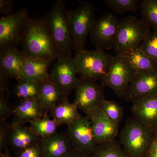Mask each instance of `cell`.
<instances>
[{"instance_id":"cell-20","label":"cell","mask_w":157,"mask_h":157,"mask_svg":"<svg viewBox=\"0 0 157 157\" xmlns=\"http://www.w3.org/2000/svg\"><path fill=\"white\" fill-rule=\"evenodd\" d=\"M52 62L42 59L26 58L21 81L42 82L50 78L49 69Z\"/></svg>"},{"instance_id":"cell-25","label":"cell","mask_w":157,"mask_h":157,"mask_svg":"<svg viewBox=\"0 0 157 157\" xmlns=\"http://www.w3.org/2000/svg\"><path fill=\"white\" fill-rule=\"evenodd\" d=\"M41 82L21 81L17 82L14 88V93L19 101L33 100L39 101Z\"/></svg>"},{"instance_id":"cell-33","label":"cell","mask_w":157,"mask_h":157,"mask_svg":"<svg viewBox=\"0 0 157 157\" xmlns=\"http://www.w3.org/2000/svg\"><path fill=\"white\" fill-rule=\"evenodd\" d=\"M13 113L12 108L4 95H0V121H6Z\"/></svg>"},{"instance_id":"cell-9","label":"cell","mask_w":157,"mask_h":157,"mask_svg":"<svg viewBox=\"0 0 157 157\" xmlns=\"http://www.w3.org/2000/svg\"><path fill=\"white\" fill-rule=\"evenodd\" d=\"M74 90L73 103L86 115L99 107L105 100L104 86L89 78H78Z\"/></svg>"},{"instance_id":"cell-21","label":"cell","mask_w":157,"mask_h":157,"mask_svg":"<svg viewBox=\"0 0 157 157\" xmlns=\"http://www.w3.org/2000/svg\"><path fill=\"white\" fill-rule=\"evenodd\" d=\"M67 98L50 78L41 82L39 101L45 114H48L59 102Z\"/></svg>"},{"instance_id":"cell-17","label":"cell","mask_w":157,"mask_h":157,"mask_svg":"<svg viewBox=\"0 0 157 157\" xmlns=\"http://www.w3.org/2000/svg\"><path fill=\"white\" fill-rule=\"evenodd\" d=\"M41 141L43 157H65L73 147L67 133L57 132Z\"/></svg>"},{"instance_id":"cell-28","label":"cell","mask_w":157,"mask_h":157,"mask_svg":"<svg viewBox=\"0 0 157 157\" xmlns=\"http://www.w3.org/2000/svg\"><path fill=\"white\" fill-rule=\"evenodd\" d=\"M137 0H105L104 3L116 14H122L132 12L136 13L138 9Z\"/></svg>"},{"instance_id":"cell-3","label":"cell","mask_w":157,"mask_h":157,"mask_svg":"<svg viewBox=\"0 0 157 157\" xmlns=\"http://www.w3.org/2000/svg\"><path fill=\"white\" fill-rule=\"evenodd\" d=\"M67 14L76 55L85 49L86 39L96 20L94 8L88 2H82L76 9L67 11Z\"/></svg>"},{"instance_id":"cell-10","label":"cell","mask_w":157,"mask_h":157,"mask_svg":"<svg viewBox=\"0 0 157 157\" xmlns=\"http://www.w3.org/2000/svg\"><path fill=\"white\" fill-rule=\"evenodd\" d=\"M77 74L75 59L73 56H59L49 72L51 79L67 98L77 83Z\"/></svg>"},{"instance_id":"cell-30","label":"cell","mask_w":157,"mask_h":157,"mask_svg":"<svg viewBox=\"0 0 157 157\" xmlns=\"http://www.w3.org/2000/svg\"><path fill=\"white\" fill-rule=\"evenodd\" d=\"M139 47L145 54L157 63V31L151 32Z\"/></svg>"},{"instance_id":"cell-7","label":"cell","mask_w":157,"mask_h":157,"mask_svg":"<svg viewBox=\"0 0 157 157\" xmlns=\"http://www.w3.org/2000/svg\"><path fill=\"white\" fill-rule=\"evenodd\" d=\"M30 17L26 9H20L0 18V51L21 44Z\"/></svg>"},{"instance_id":"cell-19","label":"cell","mask_w":157,"mask_h":157,"mask_svg":"<svg viewBox=\"0 0 157 157\" xmlns=\"http://www.w3.org/2000/svg\"><path fill=\"white\" fill-rule=\"evenodd\" d=\"M41 138L33 133L29 128L23 124L14 121L10 124L9 145L15 151L38 143Z\"/></svg>"},{"instance_id":"cell-29","label":"cell","mask_w":157,"mask_h":157,"mask_svg":"<svg viewBox=\"0 0 157 157\" xmlns=\"http://www.w3.org/2000/svg\"><path fill=\"white\" fill-rule=\"evenodd\" d=\"M100 108L110 120L119 125L124 117V109L117 103L105 99L99 106Z\"/></svg>"},{"instance_id":"cell-4","label":"cell","mask_w":157,"mask_h":157,"mask_svg":"<svg viewBox=\"0 0 157 157\" xmlns=\"http://www.w3.org/2000/svg\"><path fill=\"white\" fill-rule=\"evenodd\" d=\"M150 28L135 16L124 18L120 21L113 48L116 54H124L138 48L151 33Z\"/></svg>"},{"instance_id":"cell-27","label":"cell","mask_w":157,"mask_h":157,"mask_svg":"<svg viewBox=\"0 0 157 157\" xmlns=\"http://www.w3.org/2000/svg\"><path fill=\"white\" fill-rule=\"evenodd\" d=\"M141 20L157 31V0H143L140 5Z\"/></svg>"},{"instance_id":"cell-15","label":"cell","mask_w":157,"mask_h":157,"mask_svg":"<svg viewBox=\"0 0 157 157\" xmlns=\"http://www.w3.org/2000/svg\"><path fill=\"white\" fill-rule=\"evenodd\" d=\"M133 117L147 128L154 131L157 128V94L133 103Z\"/></svg>"},{"instance_id":"cell-37","label":"cell","mask_w":157,"mask_h":157,"mask_svg":"<svg viewBox=\"0 0 157 157\" xmlns=\"http://www.w3.org/2000/svg\"><path fill=\"white\" fill-rule=\"evenodd\" d=\"M65 157H90V155L73 147Z\"/></svg>"},{"instance_id":"cell-2","label":"cell","mask_w":157,"mask_h":157,"mask_svg":"<svg viewBox=\"0 0 157 157\" xmlns=\"http://www.w3.org/2000/svg\"><path fill=\"white\" fill-rule=\"evenodd\" d=\"M67 11L64 2L58 0L44 17L58 57L72 56L74 52Z\"/></svg>"},{"instance_id":"cell-12","label":"cell","mask_w":157,"mask_h":157,"mask_svg":"<svg viewBox=\"0 0 157 157\" xmlns=\"http://www.w3.org/2000/svg\"><path fill=\"white\" fill-rule=\"evenodd\" d=\"M67 134L73 147L90 155L98 145L93 135L91 123L87 116H81L68 126Z\"/></svg>"},{"instance_id":"cell-14","label":"cell","mask_w":157,"mask_h":157,"mask_svg":"<svg viewBox=\"0 0 157 157\" xmlns=\"http://www.w3.org/2000/svg\"><path fill=\"white\" fill-rule=\"evenodd\" d=\"M91 123L93 135L97 144L115 140L118 125L110 120L99 107L86 114Z\"/></svg>"},{"instance_id":"cell-22","label":"cell","mask_w":157,"mask_h":157,"mask_svg":"<svg viewBox=\"0 0 157 157\" xmlns=\"http://www.w3.org/2000/svg\"><path fill=\"white\" fill-rule=\"evenodd\" d=\"M49 113L59 126H69L81 116L78 108L73 103H70L68 98L59 102Z\"/></svg>"},{"instance_id":"cell-36","label":"cell","mask_w":157,"mask_h":157,"mask_svg":"<svg viewBox=\"0 0 157 157\" xmlns=\"http://www.w3.org/2000/svg\"><path fill=\"white\" fill-rule=\"evenodd\" d=\"M9 77L0 69V95H4L9 91Z\"/></svg>"},{"instance_id":"cell-16","label":"cell","mask_w":157,"mask_h":157,"mask_svg":"<svg viewBox=\"0 0 157 157\" xmlns=\"http://www.w3.org/2000/svg\"><path fill=\"white\" fill-rule=\"evenodd\" d=\"M25 58L21 51L17 48L0 51V69L9 78L20 82Z\"/></svg>"},{"instance_id":"cell-23","label":"cell","mask_w":157,"mask_h":157,"mask_svg":"<svg viewBox=\"0 0 157 157\" xmlns=\"http://www.w3.org/2000/svg\"><path fill=\"white\" fill-rule=\"evenodd\" d=\"M129 65L137 72H157V63L138 48L128 52L122 56Z\"/></svg>"},{"instance_id":"cell-24","label":"cell","mask_w":157,"mask_h":157,"mask_svg":"<svg viewBox=\"0 0 157 157\" xmlns=\"http://www.w3.org/2000/svg\"><path fill=\"white\" fill-rule=\"evenodd\" d=\"M58 125L48 114L30 123V129L34 134L41 138L49 137L57 133Z\"/></svg>"},{"instance_id":"cell-11","label":"cell","mask_w":157,"mask_h":157,"mask_svg":"<svg viewBox=\"0 0 157 157\" xmlns=\"http://www.w3.org/2000/svg\"><path fill=\"white\" fill-rule=\"evenodd\" d=\"M119 23L117 17L110 13L96 20L90 34L91 42L96 49L105 51L113 48Z\"/></svg>"},{"instance_id":"cell-31","label":"cell","mask_w":157,"mask_h":157,"mask_svg":"<svg viewBox=\"0 0 157 157\" xmlns=\"http://www.w3.org/2000/svg\"><path fill=\"white\" fill-rule=\"evenodd\" d=\"M15 157H43L41 140L38 143L15 152Z\"/></svg>"},{"instance_id":"cell-26","label":"cell","mask_w":157,"mask_h":157,"mask_svg":"<svg viewBox=\"0 0 157 157\" xmlns=\"http://www.w3.org/2000/svg\"><path fill=\"white\" fill-rule=\"evenodd\" d=\"M90 157H129L120 142L116 140L107 141L97 145Z\"/></svg>"},{"instance_id":"cell-35","label":"cell","mask_w":157,"mask_h":157,"mask_svg":"<svg viewBox=\"0 0 157 157\" xmlns=\"http://www.w3.org/2000/svg\"><path fill=\"white\" fill-rule=\"evenodd\" d=\"M14 3L11 0H1L0 1V13L9 16L14 13Z\"/></svg>"},{"instance_id":"cell-32","label":"cell","mask_w":157,"mask_h":157,"mask_svg":"<svg viewBox=\"0 0 157 157\" xmlns=\"http://www.w3.org/2000/svg\"><path fill=\"white\" fill-rule=\"evenodd\" d=\"M10 124L6 121H0V150L6 147L9 144Z\"/></svg>"},{"instance_id":"cell-38","label":"cell","mask_w":157,"mask_h":157,"mask_svg":"<svg viewBox=\"0 0 157 157\" xmlns=\"http://www.w3.org/2000/svg\"><path fill=\"white\" fill-rule=\"evenodd\" d=\"M0 157H12L11 155L9 154V153L6 151L4 153H1Z\"/></svg>"},{"instance_id":"cell-18","label":"cell","mask_w":157,"mask_h":157,"mask_svg":"<svg viewBox=\"0 0 157 157\" xmlns=\"http://www.w3.org/2000/svg\"><path fill=\"white\" fill-rule=\"evenodd\" d=\"M14 121L24 124L42 118L45 115V110L39 101L23 100L19 101L13 108Z\"/></svg>"},{"instance_id":"cell-5","label":"cell","mask_w":157,"mask_h":157,"mask_svg":"<svg viewBox=\"0 0 157 157\" xmlns=\"http://www.w3.org/2000/svg\"><path fill=\"white\" fill-rule=\"evenodd\" d=\"M113 56L100 49L82 51L74 57L77 73L80 77L101 81L109 72Z\"/></svg>"},{"instance_id":"cell-34","label":"cell","mask_w":157,"mask_h":157,"mask_svg":"<svg viewBox=\"0 0 157 157\" xmlns=\"http://www.w3.org/2000/svg\"><path fill=\"white\" fill-rule=\"evenodd\" d=\"M142 157H157V128L153 131L150 142Z\"/></svg>"},{"instance_id":"cell-6","label":"cell","mask_w":157,"mask_h":157,"mask_svg":"<svg viewBox=\"0 0 157 157\" xmlns=\"http://www.w3.org/2000/svg\"><path fill=\"white\" fill-rule=\"evenodd\" d=\"M153 131L134 117L129 118L120 135V143L129 157H142L149 146Z\"/></svg>"},{"instance_id":"cell-8","label":"cell","mask_w":157,"mask_h":157,"mask_svg":"<svg viewBox=\"0 0 157 157\" xmlns=\"http://www.w3.org/2000/svg\"><path fill=\"white\" fill-rule=\"evenodd\" d=\"M137 72L122 56L116 54L107 76L101 81V85L111 88L119 98H124Z\"/></svg>"},{"instance_id":"cell-13","label":"cell","mask_w":157,"mask_h":157,"mask_svg":"<svg viewBox=\"0 0 157 157\" xmlns=\"http://www.w3.org/2000/svg\"><path fill=\"white\" fill-rule=\"evenodd\" d=\"M157 94V72H137L124 96L125 100L132 102Z\"/></svg>"},{"instance_id":"cell-1","label":"cell","mask_w":157,"mask_h":157,"mask_svg":"<svg viewBox=\"0 0 157 157\" xmlns=\"http://www.w3.org/2000/svg\"><path fill=\"white\" fill-rule=\"evenodd\" d=\"M21 45V52L26 58L53 63L58 57L44 18H29Z\"/></svg>"}]
</instances>
